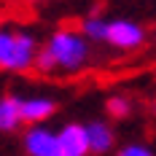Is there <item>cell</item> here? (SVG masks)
Returning <instances> with one entry per match:
<instances>
[{
  "mask_svg": "<svg viewBox=\"0 0 156 156\" xmlns=\"http://www.w3.org/2000/svg\"><path fill=\"white\" fill-rule=\"evenodd\" d=\"M46 51H48V57L54 59V67H62V70H78L81 65L86 62V57H89L86 41L78 32H70V30L54 32Z\"/></svg>",
  "mask_w": 156,
  "mask_h": 156,
  "instance_id": "1",
  "label": "cell"
},
{
  "mask_svg": "<svg viewBox=\"0 0 156 156\" xmlns=\"http://www.w3.org/2000/svg\"><path fill=\"white\" fill-rule=\"evenodd\" d=\"M35 62V41L27 32L0 30V67L27 70Z\"/></svg>",
  "mask_w": 156,
  "mask_h": 156,
  "instance_id": "2",
  "label": "cell"
},
{
  "mask_svg": "<svg viewBox=\"0 0 156 156\" xmlns=\"http://www.w3.org/2000/svg\"><path fill=\"white\" fill-rule=\"evenodd\" d=\"M143 38H145L143 27L135 22H126V19L108 22V27H105V41L116 48H135L143 43Z\"/></svg>",
  "mask_w": 156,
  "mask_h": 156,
  "instance_id": "3",
  "label": "cell"
},
{
  "mask_svg": "<svg viewBox=\"0 0 156 156\" xmlns=\"http://www.w3.org/2000/svg\"><path fill=\"white\" fill-rule=\"evenodd\" d=\"M24 148L32 156H59L57 135L48 132V129H43V126H32L30 132L24 135Z\"/></svg>",
  "mask_w": 156,
  "mask_h": 156,
  "instance_id": "4",
  "label": "cell"
},
{
  "mask_svg": "<svg viewBox=\"0 0 156 156\" xmlns=\"http://www.w3.org/2000/svg\"><path fill=\"white\" fill-rule=\"evenodd\" d=\"M59 156H86V132L81 124H67L57 132Z\"/></svg>",
  "mask_w": 156,
  "mask_h": 156,
  "instance_id": "5",
  "label": "cell"
},
{
  "mask_svg": "<svg viewBox=\"0 0 156 156\" xmlns=\"http://www.w3.org/2000/svg\"><path fill=\"white\" fill-rule=\"evenodd\" d=\"M54 113V102L46 97H30V100H19V119L22 121H43Z\"/></svg>",
  "mask_w": 156,
  "mask_h": 156,
  "instance_id": "6",
  "label": "cell"
},
{
  "mask_svg": "<svg viewBox=\"0 0 156 156\" xmlns=\"http://www.w3.org/2000/svg\"><path fill=\"white\" fill-rule=\"evenodd\" d=\"M83 132H86V148H89V151H94V154L110 151V145H113V132L108 129V124L92 121V124L83 126Z\"/></svg>",
  "mask_w": 156,
  "mask_h": 156,
  "instance_id": "7",
  "label": "cell"
},
{
  "mask_svg": "<svg viewBox=\"0 0 156 156\" xmlns=\"http://www.w3.org/2000/svg\"><path fill=\"white\" fill-rule=\"evenodd\" d=\"M19 100L14 97H3L0 100V132H11L19 126Z\"/></svg>",
  "mask_w": 156,
  "mask_h": 156,
  "instance_id": "8",
  "label": "cell"
},
{
  "mask_svg": "<svg viewBox=\"0 0 156 156\" xmlns=\"http://www.w3.org/2000/svg\"><path fill=\"white\" fill-rule=\"evenodd\" d=\"M105 27H108V22H102V19H97V16H89V19L83 22V32H86V38H92V41H105Z\"/></svg>",
  "mask_w": 156,
  "mask_h": 156,
  "instance_id": "9",
  "label": "cell"
},
{
  "mask_svg": "<svg viewBox=\"0 0 156 156\" xmlns=\"http://www.w3.org/2000/svg\"><path fill=\"white\" fill-rule=\"evenodd\" d=\"M129 108H132V105H129V100H124V97H110L108 100V110L113 113V116H119V119L126 116Z\"/></svg>",
  "mask_w": 156,
  "mask_h": 156,
  "instance_id": "10",
  "label": "cell"
},
{
  "mask_svg": "<svg viewBox=\"0 0 156 156\" xmlns=\"http://www.w3.org/2000/svg\"><path fill=\"white\" fill-rule=\"evenodd\" d=\"M35 65H38V70H43V73L54 70V59L48 57L46 48H43V51H35Z\"/></svg>",
  "mask_w": 156,
  "mask_h": 156,
  "instance_id": "11",
  "label": "cell"
},
{
  "mask_svg": "<svg viewBox=\"0 0 156 156\" xmlns=\"http://www.w3.org/2000/svg\"><path fill=\"white\" fill-rule=\"evenodd\" d=\"M119 156H154L145 145H126V148H121L119 151Z\"/></svg>",
  "mask_w": 156,
  "mask_h": 156,
  "instance_id": "12",
  "label": "cell"
}]
</instances>
